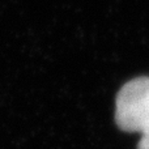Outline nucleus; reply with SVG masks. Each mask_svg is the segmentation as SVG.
Masks as SVG:
<instances>
[{
    "label": "nucleus",
    "mask_w": 149,
    "mask_h": 149,
    "mask_svg": "<svg viewBox=\"0 0 149 149\" xmlns=\"http://www.w3.org/2000/svg\"><path fill=\"white\" fill-rule=\"evenodd\" d=\"M115 122L122 131L140 132L137 149H149V77H137L116 95Z\"/></svg>",
    "instance_id": "1"
}]
</instances>
